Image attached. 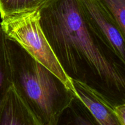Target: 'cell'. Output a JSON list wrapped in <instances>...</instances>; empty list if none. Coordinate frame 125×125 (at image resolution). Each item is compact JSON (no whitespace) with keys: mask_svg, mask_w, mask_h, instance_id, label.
<instances>
[{"mask_svg":"<svg viewBox=\"0 0 125 125\" xmlns=\"http://www.w3.org/2000/svg\"><path fill=\"white\" fill-rule=\"evenodd\" d=\"M0 125H42L13 85L0 103Z\"/></svg>","mask_w":125,"mask_h":125,"instance_id":"obj_5","label":"cell"},{"mask_svg":"<svg viewBox=\"0 0 125 125\" xmlns=\"http://www.w3.org/2000/svg\"><path fill=\"white\" fill-rule=\"evenodd\" d=\"M78 1L81 12L90 28L125 62V35L113 17L97 0Z\"/></svg>","mask_w":125,"mask_h":125,"instance_id":"obj_4","label":"cell"},{"mask_svg":"<svg viewBox=\"0 0 125 125\" xmlns=\"http://www.w3.org/2000/svg\"><path fill=\"white\" fill-rule=\"evenodd\" d=\"M42 0H0V17L37 8Z\"/></svg>","mask_w":125,"mask_h":125,"instance_id":"obj_9","label":"cell"},{"mask_svg":"<svg viewBox=\"0 0 125 125\" xmlns=\"http://www.w3.org/2000/svg\"><path fill=\"white\" fill-rule=\"evenodd\" d=\"M6 39V35L0 26V103L9 88L13 85Z\"/></svg>","mask_w":125,"mask_h":125,"instance_id":"obj_7","label":"cell"},{"mask_svg":"<svg viewBox=\"0 0 125 125\" xmlns=\"http://www.w3.org/2000/svg\"><path fill=\"white\" fill-rule=\"evenodd\" d=\"M108 11L125 35V0H97Z\"/></svg>","mask_w":125,"mask_h":125,"instance_id":"obj_10","label":"cell"},{"mask_svg":"<svg viewBox=\"0 0 125 125\" xmlns=\"http://www.w3.org/2000/svg\"><path fill=\"white\" fill-rule=\"evenodd\" d=\"M1 20L0 26L7 38L19 44L74 92L72 79L62 69L43 32L37 8L8 15Z\"/></svg>","mask_w":125,"mask_h":125,"instance_id":"obj_3","label":"cell"},{"mask_svg":"<svg viewBox=\"0 0 125 125\" xmlns=\"http://www.w3.org/2000/svg\"><path fill=\"white\" fill-rule=\"evenodd\" d=\"M13 85L42 125H57L74 92L50 70L6 37Z\"/></svg>","mask_w":125,"mask_h":125,"instance_id":"obj_2","label":"cell"},{"mask_svg":"<svg viewBox=\"0 0 125 125\" xmlns=\"http://www.w3.org/2000/svg\"><path fill=\"white\" fill-rule=\"evenodd\" d=\"M37 9L43 32L67 75L114 106L125 103V62L88 24L78 0H42Z\"/></svg>","mask_w":125,"mask_h":125,"instance_id":"obj_1","label":"cell"},{"mask_svg":"<svg viewBox=\"0 0 125 125\" xmlns=\"http://www.w3.org/2000/svg\"><path fill=\"white\" fill-rule=\"evenodd\" d=\"M114 112L120 125H125V103L114 107Z\"/></svg>","mask_w":125,"mask_h":125,"instance_id":"obj_11","label":"cell"},{"mask_svg":"<svg viewBox=\"0 0 125 125\" xmlns=\"http://www.w3.org/2000/svg\"><path fill=\"white\" fill-rule=\"evenodd\" d=\"M75 95L83 101L99 125H120L114 112L113 105L87 84L72 79Z\"/></svg>","mask_w":125,"mask_h":125,"instance_id":"obj_6","label":"cell"},{"mask_svg":"<svg viewBox=\"0 0 125 125\" xmlns=\"http://www.w3.org/2000/svg\"><path fill=\"white\" fill-rule=\"evenodd\" d=\"M70 115L67 125H99L83 101L74 94L70 104L65 110Z\"/></svg>","mask_w":125,"mask_h":125,"instance_id":"obj_8","label":"cell"}]
</instances>
